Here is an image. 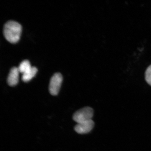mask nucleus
Listing matches in <instances>:
<instances>
[{"label":"nucleus","mask_w":151,"mask_h":151,"mask_svg":"<svg viewBox=\"0 0 151 151\" xmlns=\"http://www.w3.org/2000/svg\"><path fill=\"white\" fill-rule=\"evenodd\" d=\"M62 81L63 77L61 73H56L53 76L49 86V91L52 95H57L61 88Z\"/></svg>","instance_id":"7ed1b4c3"},{"label":"nucleus","mask_w":151,"mask_h":151,"mask_svg":"<svg viewBox=\"0 0 151 151\" xmlns=\"http://www.w3.org/2000/svg\"><path fill=\"white\" fill-rule=\"evenodd\" d=\"M37 71V68L32 67L22 75V80L25 82H29L35 77Z\"/></svg>","instance_id":"423d86ee"},{"label":"nucleus","mask_w":151,"mask_h":151,"mask_svg":"<svg viewBox=\"0 0 151 151\" xmlns=\"http://www.w3.org/2000/svg\"><path fill=\"white\" fill-rule=\"evenodd\" d=\"M93 115V109L86 107L76 111L73 114V119L77 124L80 123L91 120Z\"/></svg>","instance_id":"f03ea898"},{"label":"nucleus","mask_w":151,"mask_h":151,"mask_svg":"<svg viewBox=\"0 0 151 151\" xmlns=\"http://www.w3.org/2000/svg\"><path fill=\"white\" fill-rule=\"evenodd\" d=\"M22 31V26L14 21L7 22L3 28V34L5 39L12 43L17 42L19 40Z\"/></svg>","instance_id":"f257e3e1"},{"label":"nucleus","mask_w":151,"mask_h":151,"mask_svg":"<svg viewBox=\"0 0 151 151\" xmlns=\"http://www.w3.org/2000/svg\"><path fill=\"white\" fill-rule=\"evenodd\" d=\"M145 75V80L147 83L151 86V65L147 69Z\"/></svg>","instance_id":"6e6552de"},{"label":"nucleus","mask_w":151,"mask_h":151,"mask_svg":"<svg viewBox=\"0 0 151 151\" xmlns=\"http://www.w3.org/2000/svg\"><path fill=\"white\" fill-rule=\"evenodd\" d=\"M94 122L91 120L88 121L77 124L75 126L74 129L77 133L80 134H84L89 133L93 129Z\"/></svg>","instance_id":"20e7f679"},{"label":"nucleus","mask_w":151,"mask_h":151,"mask_svg":"<svg viewBox=\"0 0 151 151\" xmlns=\"http://www.w3.org/2000/svg\"><path fill=\"white\" fill-rule=\"evenodd\" d=\"M19 71L18 68L14 67L11 69L9 73L7 82L10 86H14L19 82Z\"/></svg>","instance_id":"39448f33"},{"label":"nucleus","mask_w":151,"mask_h":151,"mask_svg":"<svg viewBox=\"0 0 151 151\" xmlns=\"http://www.w3.org/2000/svg\"><path fill=\"white\" fill-rule=\"evenodd\" d=\"M32 66L30 62L28 60H25L22 61L20 64L18 68L19 71L20 73H24L29 70Z\"/></svg>","instance_id":"0eeeda50"}]
</instances>
